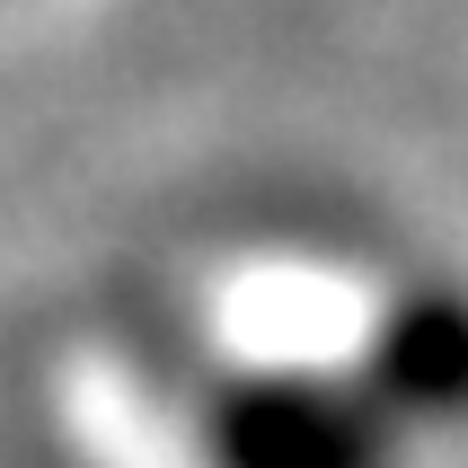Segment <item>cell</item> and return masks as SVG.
<instances>
[{
	"mask_svg": "<svg viewBox=\"0 0 468 468\" xmlns=\"http://www.w3.org/2000/svg\"><path fill=\"white\" fill-rule=\"evenodd\" d=\"M204 468H398L389 416L354 371L318 363H239L195 407Z\"/></svg>",
	"mask_w": 468,
	"mask_h": 468,
	"instance_id": "1",
	"label": "cell"
},
{
	"mask_svg": "<svg viewBox=\"0 0 468 468\" xmlns=\"http://www.w3.org/2000/svg\"><path fill=\"white\" fill-rule=\"evenodd\" d=\"M354 380L363 398L389 416V433H468V283L451 274H424V283H398L363 327V354H354Z\"/></svg>",
	"mask_w": 468,
	"mask_h": 468,
	"instance_id": "2",
	"label": "cell"
}]
</instances>
